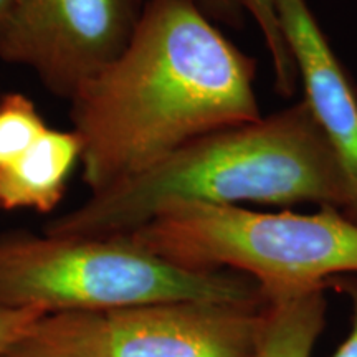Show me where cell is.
Returning a JSON list of instances; mask_svg holds the SVG:
<instances>
[{
  "label": "cell",
  "mask_w": 357,
  "mask_h": 357,
  "mask_svg": "<svg viewBox=\"0 0 357 357\" xmlns=\"http://www.w3.org/2000/svg\"><path fill=\"white\" fill-rule=\"evenodd\" d=\"M257 60L190 0H146L131 42L70 100L91 194L204 134L261 118Z\"/></svg>",
  "instance_id": "6da1fadb"
},
{
  "label": "cell",
  "mask_w": 357,
  "mask_h": 357,
  "mask_svg": "<svg viewBox=\"0 0 357 357\" xmlns=\"http://www.w3.org/2000/svg\"><path fill=\"white\" fill-rule=\"evenodd\" d=\"M181 202L316 204L342 213L349 184L305 100L257 121L204 134L136 176L89 194L43 227L56 236L132 234Z\"/></svg>",
  "instance_id": "7a4b0ae2"
},
{
  "label": "cell",
  "mask_w": 357,
  "mask_h": 357,
  "mask_svg": "<svg viewBox=\"0 0 357 357\" xmlns=\"http://www.w3.org/2000/svg\"><path fill=\"white\" fill-rule=\"evenodd\" d=\"M128 236L187 270L248 276L265 301L326 289L336 276L357 275V223L334 207L298 213L181 202Z\"/></svg>",
  "instance_id": "3957f363"
},
{
  "label": "cell",
  "mask_w": 357,
  "mask_h": 357,
  "mask_svg": "<svg viewBox=\"0 0 357 357\" xmlns=\"http://www.w3.org/2000/svg\"><path fill=\"white\" fill-rule=\"evenodd\" d=\"M184 300L265 305L260 287L248 276L187 270L128 235H0V307L108 314Z\"/></svg>",
  "instance_id": "277c9868"
},
{
  "label": "cell",
  "mask_w": 357,
  "mask_h": 357,
  "mask_svg": "<svg viewBox=\"0 0 357 357\" xmlns=\"http://www.w3.org/2000/svg\"><path fill=\"white\" fill-rule=\"evenodd\" d=\"M146 0H19L0 26V60L71 100L121 55Z\"/></svg>",
  "instance_id": "5b68a950"
},
{
  "label": "cell",
  "mask_w": 357,
  "mask_h": 357,
  "mask_svg": "<svg viewBox=\"0 0 357 357\" xmlns=\"http://www.w3.org/2000/svg\"><path fill=\"white\" fill-rule=\"evenodd\" d=\"M106 323L111 357H258L265 305L167 301L108 312Z\"/></svg>",
  "instance_id": "8992f818"
},
{
  "label": "cell",
  "mask_w": 357,
  "mask_h": 357,
  "mask_svg": "<svg viewBox=\"0 0 357 357\" xmlns=\"http://www.w3.org/2000/svg\"><path fill=\"white\" fill-rule=\"evenodd\" d=\"M305 101L349 184L344 215L357 223V89L306 0H275Z\"/></svg>",
  "instance_id": "52a82bcc"
},
{
  "label": "cell",
  "mask_w": 357,
  "mask_h": 357,
  "mask_svg": "<svg viewBox=\"0 0 357 357\" xmlns=\"http://www.w3.org/2000/svg\"><path fill=\"white\" fill-rule=\"evenodd\" d=\"M82 151L73 129L48 128L25 155L0 171V208L50 213L63 199Z\"/></svg>",
  "instance_id": "ba28073f"
},
{
  "label": "cell",
  "mask_w": 357,
  "mask_h": 357,
  "mask_svg": "<svg viewBox=\"0 0 357 357\" xmlns=\"http://www.w3.org/2000/svg\"><path fill=\"white\" fill-rule=\"evenodd\" d=\"M0 357H111L106 314H45L3 347Z\"/></svg>",
  "instance_id": "9c48e42d"
},
{
  "label": "cell",
  "mask_w": 357,
  "mask_h": 357,
  "mask_svg": "<svg viewBox=\"0 0 357 357\" xmlns=\"http://www.w3.org/2000/svg\"><path fill=\"white\" fill-rule=\"evenodd\" d=\"M324 321V288L266 301L258 357H311Z\"/></svg>",
  "instance_id": "30bf717a"
},
{
  "label": "cell",
  "mask_w": 357,
  "mask_h": 357,
  "mask_svg": "<svg viewBox=\"0 0 357 357\" xmlns=\"http://www.w3.org/2000/svg\"><path fill=\"white\" fill-rule=\"evenodd\" d=\"M48 128L32 98L22 93L0 96V171L25 155Z\"/></svg>",
  "instance_id": "8fae6325"
},
{
  "label": "cell",
  "mask_w": 357,
  "mask_h": 357,
  "mask_svg": "<svg viewBox=\"0 0 357 357\" xmlns=\"http://www.w3.org/2000/svg\"><path fill=\"white\" fill-rule=\"evenodd\" d=\"M247 15L260 29V33L265 42V47L270 55L271 66H273L275 89L281 96L289 98L296 93L298 71L294 66L291 52H289L284 35L281 32L278 13H276L275 0H243Z\"/></svg>",
  "instance_id": "7c38bea8"
},
{
  "label": "cell",
  "mask_w": 357,
  "mask_h": 357,
  "mask_svg": "<svg viewBox=\"0 0 357 357\" xmlns=\"http://www.w3.org/2000/svg\"><path fill=\"white\" fill-rule=\"evenodd\" d=\"M211 19L213 24L230 29H243L247 20L243 0H190Z\"/></svg>",
  "instance_id": "4fadbf2b"
},
{
  "label": "cell",
  "mask_w": 357,
  "mask_h": 357,
  "mask_svg": "<svg viewBox=\"0 0 357 357\" xmlns=\"http://www.w3.org/2000/svg\"><path fill=\"white\" fill-rule=\"evenodd\" d=\"M45 314L37 307H0V351Z\"/></svg>",
  "instance_id": "5bb4252c"
},
{
  "label": "cell",
  "mask_w": 357,
  "mask_h": 357,
  "mask_svg": "<svg viewBox=\"0 0 357 357\" xmlns=\"http://www.w3.org/2000/svg\"><path fill=\"white\" fill-rule=\"evenodd\" d=\"M328 287H333L336 291L346 294L349 298L351 310H352V326L351 333L339 349L334 352L333 357H357V275H344L336 276L328 283Z\"/></svg>",
  "instance_id": "9a60e30c"
},
{
  "label": "cell",
  "mask_w": 357,
  "mask_h": 357,
  "mask_svg": "<svg viewBox=\"0 0 357 357\" xmlns=\"http://www.w3.org/2000/svg\"><path fill=\"white\" fill-rule=\"evenodd\" d=\"M17 3H19V0H0V26L6 22L7 17L10 15V12Z\"/></svg>",
  "instance_id": "2e32d148"
}]
</instances>
